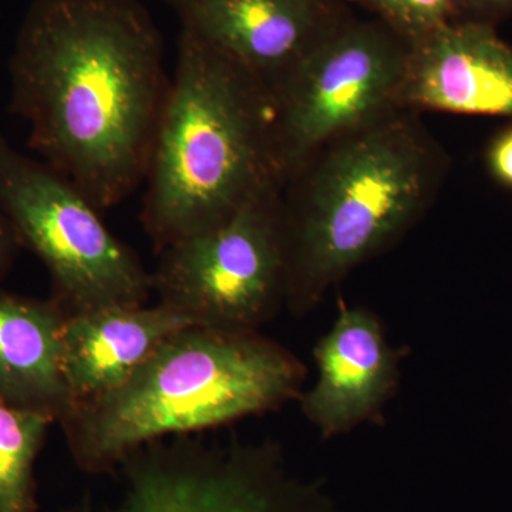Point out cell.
<instances>
[{"label":"cell","mask_w":512,"mask_h":512,"mask_svg":"<svg viewBox=\"0 0 512 512\" xmlns=\"http://www.w3.org/2000/svg\"><path fill=\"white\" fill-rule=\"evenodd\" d=\"M191 325L200 323L160 302L67 316L63 370L72 406L117 389L168 336Z\"/></svg>","instance_id":"8fae6325"},{"label":"cell","mask_w":512,"mask_h":512,"mask_svg":"<svg viewBox=\"0 0 512 512\" xmlns=\"http://www.w3.org/2000/svg\"><path fill=\"white\" fill-rule=\"evenodd\" d=\"M183 30L247 70L269 93L345 22L338 0H168Z\"/></svg>","instance_id":"ba28073f"},{"label":"cell","mask_w":512,"mask_h":512,"mask_svg":"<svg viewBox=\"0 0 512 512\" xmlns=\"http://www.w3.org/2000/svg\"><path fill=\"white\" fill-rule=\"evenodd\" d=\"M402 110L512 117V49L493 25L450 20L410 45Z\"/></svg>","instance_id":"9c48e42d"},{"label":"cell","mask_w":512,"mask_h":512,"mask_svg":"<svg viewBox=\"0 0 512 512\" xmlns=\"http://www.w3.org/2000/svg\"><path fill=\"white\" fill-rule=\"evenodd\" d=\"M375 13L409 45L450 22L453 0H350Z\"/></svg>","instance_id":"5bb4252c"},{"label":"cell","mask_w":512,"mask_h":512,"mask_svg":"<svg viewBox=\"0 0 512 512\" xmlns=\"http://www.w3.org/2000/svg\"><path fill=\"white\" fill-rule=\"evenodd\" d=\"M313 357L318 380L299 400L306 419L325 439L380 419L399 386L400 365L375 313L339 298L335 323Z\"/></svg>","instance_id":"30bf717a"},{"label":"cell","mask_w":512,"mask_h":512,"mask_svg":"<svg viewBox=\"0 0 512 512\" xmlns=\"http://www.w3.org/2000/svg\"><path fill=\"white\" fill-rule=\"evenodd\" d=\"M512 15V0H453L451 20L493 25Z\"/></svg>","instance_id":"9a60e30c"},{"label":"cell","mask_w":512,"mask_h":512,"mask_svg":"<svg viewBox=\"0 0 512 512\" xmlns=\"http://www.w3.org/2000/svg\"><path fill=\"white\" fill-rule=\"evenodd\" d=\"M141 222L157 252L228 220L284 185L272 94L183 30L148 161Z\"/></svg>","instance_id":"3957f363"},{"label":"cell","mask_w":512,"mask_h":512,"mask_svg":"<svg viewBox=\"0 0 512 512\" xmlns=\"http://www.w3.org/2000/svg\"><path fill=\"white\" fill-rule=\"evenodd\" d=\"M282 188L245 202L217 227L158 252L153 292L200 325L259 330L286 301Z\"/></svg>","instance_id":"8992f818"},{"label":"cell","mask_w":512,"mask_h":512,"mask_svg":"<svg viewBox=\"0 0 512 512\" xmlns=\"http://www.w3.org/2000/svg\"><path fill=\"white\" fill-rule=\"evenodd\" d=\"M488 163L494 177L512 187V128L495 138L488 154Z\"/></svg>","instance_id":"2e32d148"},{"label":"cell","mask_w":512,"mask_h":512,"mask_svg":"<svg viewBox=\"0 0 512 512\" xmlns=\"http://www.w3.org/2000/svg\"><path fill=\"white\" fill-rule=\"evenodd\" d=\"M53 423L0 399V512L37 511L33 468Z\"/></svg>","instance_id":"4fadbf2b"},{"label":"cell","mask_w":512,"mask_h":512,"mask_svg":"<svg viewBox=\"0 0 512 512\" xmlns=\"http://www.w3.org/2000/svg\"><path fill=\"white\" fill-rule=\"evenodd\" d=\"M446 157L410 110L316 150L282 188L285 308H318L333 285L399 242L439 191Z\"/></svg>","instance_id":"7a4b0ae2"},{"label":"cell","mask_w":512,"mask_h":512,"mask_svg":"<svg viewBox=\"0 0 512 512\" xmlns=\"http://www.w3.org/2000/svg\"><path fill=\"white\" fill-rule=\"evenodd\" d=\"M410 45L382 20L346 19L272 94L282 181L316 150L399 106Z\"/></svg>","instance_id":"52a82bcc"},{"label":"cell","mask_w":512,"mask_h":512,"mask_svg":"<svg viewBox=\"0 0 512 512\" xmlns=\"http://www.w3.org/2000/svg\"><path fill=\"white\" fill-rule=\"evenodd\" d=\"M0 208L43 262L66 316L147 305L153 275L66 175L19 153L0 131Z\"/></svg>","instance_id":"5b68a950"},{"label":"cell","mask_w":512,"mask_h":512,"mask_svg":"<svg viewBox=\"0 0 512 512\" xmlns=\"http://www.w3.org/2000/svg\"><path fill=\"white\" fill-rule=\"evenodd\" d=\"M10 79L30 148L97 210L146 180L171 80L160 30L138 0H36Z\"/></svg>","instance_id":"6da1fadb"},{"label":"cell","mask_w":512,"mask_h":512,"mask_svg":"<svg viewBox=\"0 0 512 512\" xmlns=\"http://www.w3.org/2000/svg\"><path fill=\"white\" fill-rule=\"evenodd\" d=\"M66 313L49 301L0 289V399L60 423L72 394L63 370Z\"/></svg>","instance_id":"7c38bea8"},{"label":"cell","mask_w":512,"mask_h":512,"mask_svg":"<svg viewBox=\"0 0 512 512\" xmlns=\"http://www.w3.org/2000/svg\"><path fill=\"white\" fill-rule=\"evenodd\" d=\"M306 373L259 330L191 325L117 389L74 403L60 426L77 466L101 473L153 441L274 412L301 397Z\"/></svg>","instance_id":"277c9868"},{"label":"cell","mask_w":512,"mask_h":512,"mask_svg":"<svg viewBox=\"0 0 512 512\" xmlns=\"http://www.w3.org/2000/svg\"><path fill=\"white\" fill-rule=\"evenodd\" d=\"M19 248H22V244H20L16 229L8 215L0 208V282L8 275Z\"/></svg>","instance_id":"e0dca14e"}]
</instances>
